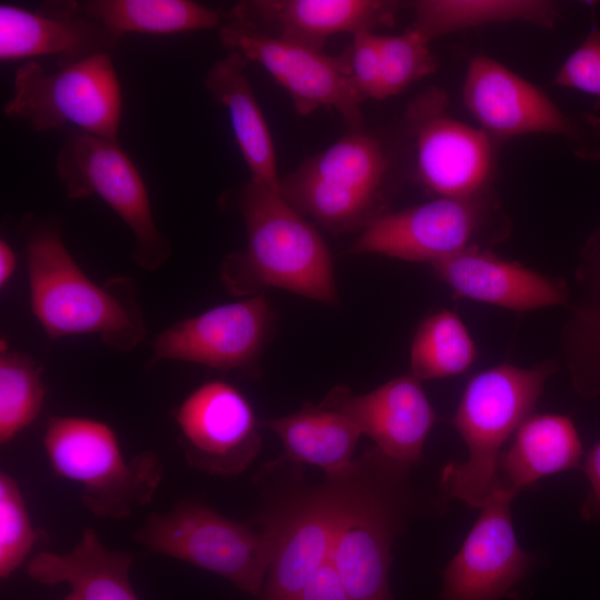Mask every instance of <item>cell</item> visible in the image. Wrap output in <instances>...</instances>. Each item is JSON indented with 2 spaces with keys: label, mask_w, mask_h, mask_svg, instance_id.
Returning <instances> with one entry per match:
<instances>
[{
  "label": "cell",
  "mask_w": 600,
  "mask_h": 600,
  "mask_svg": "<svg viewBox=\"0 0 600 600\" xmlns=\"http://www.w3.org/2000/svg\"><path fill=\"white\" fill-rule=\"evenodd\" d=\"M133 556L106 547L93 528H84L66 553L40 551L27 562L30 579L43 586L66 583L78 600H139L130 581Z\"/></svg>",
  "instance_id": "22"
},
{
  "label": "cell",
  "mask_w": 600,
  "mask_h": 600,
  "mask_svg": "<svg viewBox=\"0 0 600 600\" xmlns=\"http://www.w3.org/2000/svg\"><path fill=\"white\" fill-rule=\"evenodd\" d=\"M56 170L70 200L102 199L133 236L131 257L147 271L171 257L170 240L158 228L146 184L118 141L69 128L56 158Z\"/></svg>",
  "instance_id": "9"
},
{
  "label": "cell",
  "mask_w": 600,
  "mask_h": 600,
  "mask_svg": "<svg viewBox=\"0 0 600 600\" xmlns=\"http://www.w3.org/2000/svg\"><path fill=\"white\" fill-rule=\"evenodd\" d=\"M261 426L272 430L283 444L284 453L278 462L316 466L327 478L340 477L352 468L362 436L343 413L311 402L288 416L262 420Z\"/></svg>",
  "instance_id": "25"
},
{
  "label": "cell",
  "mask_w": 600,
  "mask_h": 600,
  "mask_svg": "<svg viewBox=\"0 0 600 600\" xmlns=\"http://www.w3.org/2000/svg\"><path fill=\"white\" fill-rule=\"evenodd\" d=\"M581 457L582 443L568 417L530 414L499 456L494 492L513 500L547 476L579 468Z\"/></svg>",
  "instance_id": "23"
},
{
  "label": "cell",
  "mask_w": 600,
  "mask_h": 600,
  "mask_svg": "<svg viewBox=\"0 0 600 600\" xmlns=\"http://www.w3.org/2000/svg\"><path fill=\"white\" fill-rule=\"evenodd\" d=\"M42 367L29 354L0 351V443L8 444L33 423L42 410L46 388Z\"/></svg>",
  "instance_id": "29"
},
{
  "label": "cell",
  "mask_w": 600,
  "mask_h": 600,
  "mask_svg": "<svg viewBox=\"0 0 600 600\" xmlns=\"http://www.w3.org/2000/svg\"><path fill=\"white\" fill-rule=\"evenodd\" d=\"M381 58L380 100L400 93L408 86L433 73L437 59L427 41L409 28L397 36H380Z\"/></svg>",
  "instance_id": "30"
},
{
  "label": "cell",
  "mask_w": 600,
  "mask_h": 600,
  "mask_svg": "<svg viewBox=\"0 0 600 600\" xmlns=\"http://www.w3.org/2000/svg\"><path fill=\"white\" fill-rule=\"evenodd\" d=\"M291 600H352L332 561L323 563Z\"/></svg>",
  "instance_id": "34"
},
{
  "label": "cell",
  "mask_w": 600,
  "mask_h": 600,
  "mask_svg": "<svg viewBox=\"0 0 600 600\" xmlns=\"http://www.w3.org/2000/svg\"><path fill=\"white\" fill-rule=\"evenodd\" d=\"M179 444L192 469L219 477L244 472L258 457L261 421L247 397L234 386L206 381L173 412Z\"/></svg>",
  "instance_id": "12"
},
{
  "label": "cell",
  "mask_w": 600,
  "mask_h": 600,
  "mask_svg": "<svg viewBox=\"0 0 600 600\" xmlns=\"http://www.w3.org/2000/svg\"><path fill=\"white\" fill-rule=\"evenodd\" d=\"M249 61L229 51L209 69L204 86L229 113L239 150L251 180L280 190L276 152L269 127L246 73Z\"/></svg>",
  "instance_id": "24"
},
{
  "label": "cell",
  "mask_w": 600,
  "mask_h": 600,
  "mask_svg": "<svg viewBox=\"0 0 600 600\" xmlns=\"http://www.w3.org/2000/svg\"><path fill=\"white\" fill-rule=\"evenodd\" d=\"M81 11L116 38L220 29L226 13L190 0H81Z\"/></svg>",
  "instance_id": "26"
},
{
  "label": "cell",
  "mask_w": 600,
  "mask_h": 600,
  "mask_svg": "<svg viewBox=\"0 0 600 600\" xmlns=\"http://www.w3.org/2000/svg\"><path fill=\"white\" fill-rule=\"evenodd\" d=\"M39 533L33 528L16 479L0 472V578L7 580L31 553Z\"/></svg>",
  "instance_id": "31"
},
{
  "label": "cell",
  "mask_w": 600,
  "mask_h": 600,
  "mask_svg": "<svg viewBox=\"0 0 600 600\" xmlns=\"http://www.w3.org/2000/svg\"><path fill=\"white\" fill-rule=\"evenodd\" d=\"M219 39L229 51L262 66L287 90L298 114L333 109L353 130L361 129L364 100L351 82L343 52L329 56L230 20L219 29Z\"/></svg>",
  "instance_id": "10"
},
{
  "label": "cell",
  "mask_w": 600,
  "mask_h": 600,
  "mask_svg": "<svg viewBox=\"0 0 600 600\" xmlns=\"http://www.w3.org/2000/svg\"><path fill=\"white\" fill-rule=\"evenodd\" d=\"M4 114L48 132L74 128L118 141L122 114L121 86L111 53H99L57 72L28 60L14 73Z\"/></svg>",
  "instance_id": "8"
},
{
  "label": "cell",
  "mask_w": 600,
  "mask_h": 600,
  "mask_svg": "<svg viewBox=\"0 0 600 600\" xmlns=\"http://www.w3.org/2000/svg\"><path fill=\"white\" fill-rule=\"evenodd\" d=\"M410 469L367 449L334 479L338 513L330 560L352 600H394L391 548L417 506Z\"/></svg>",
  "instance_id": "2"
},
{
  "label": "cell",
  "mask_w": 600,
  "mask_h": 600,
  "mask_svg": "<svg viewBox=\"0 0 600 600\" xmlns=\"http://www.w3.org/2000/svg\"><path fill=\"white\" fill-rule=\"evenodd\" d=\"M320 404L347 416L379 452L409 469L420 461L437 420L421 381L411 373L362 394L336 386Z\"/></svg>",
  "instance_id": "17"
},
{
  "label": "cell",
  "mask_w": 600,
  "mask_h": 600,
  "mask_svg": "<svg viewBox=\"0 0 600 600\" xmlns=\"http://www.w3.org/2000/svg\"><path fill=\"white\" fill-rule=\"evenodd\" d=\"M494 492L442 574L443 600H501L529 571L531 559L517 539L510 503Z\"/></svg>",
  "instance_id": "18"
},
{
  "label": "cell",
  "mask_w": 600,
  "mask_h": 600,
  "mask_svg": "<svg viewBox=\"0 0 600 600\" xmlns=\"http://www.w3.org/2000/svg\"><path fill=\"white\" fill-rule=\"evenodd\" d=\"M462 99L490 137L541 133L580 140L583 129L537 86L482 53L468 63Z\"/></svg>",
  "instance_id": "16"
},
{
  "label": "cell",
  "mask_w": 600,
  "mask_h": 600,
  "mask_svg": "<svg viewBox=\"0 0 600 600\" xmlns=\"http://www.w3.org/2000/svg\"><path fill=\"white\" fill-rule=\"evenodd\" d=\"M447 108L439 88H429L408 107L418 177L441 198L483 196L493 166L490 136L450 117Z\"/></svg>",
  "instance_id": "11"
},
{
  "label": "cell",
  "mask_w": 600,
  "mask_h": 600,
  "mask_svg": "<svg viewBox=\"0 0 600 600\" xmlns=\"http://www.w3.org/2000/svg\"><path fill=\"white\" fill-rule=\"evenodd\" d=\"M413 24L427 41L490 23L529 22L552 28L558 10L543 0H419L412 3Z\"/></svg>",
  "instance_id": "27"
},
{
  "label": "cell",
  "mask_w": 600,
  "mask_h": 600,
  "mask_svg": "<svg viewBox=\"0 0 600 600\" xmlns=\"http://www.w3.org/2000/svg\"><path fill=\"white\" fill-rule=\"evenodd\" d=\"M42 444L56 477L76 483L96 517L124 519L149 504L164 473L160 457L143 450L124 457L113 428L81 416H52Z\"/></svg>",
  "instance_id": "5"
},
{
  "label": "cell",
  "mask_w": 600,
  "mask_h": 600,
  "mask_svg": "<svg viewBox=\"0 0 600 600\" xmlns=\"http://www.w3.org/2000/svg\"><path fill=\"white\" fill-rule=\"evenodd\" d=\"M582 469L591 489L581 514L588 520L600 518V441L587 453Z\"/></svg>",
  "instance_id": "35"
},
{
  "label": "cell",
  "mask_w": 600,
  "mask_h": 600,
  "mask_svg": "<svg viewBox=\"0 0 600 600\" xmlns=\"http://www.w3.org/2000/svg\"><path fill=\"white\" fill-rule=\"evenodd\" d=\"M394 9V2L380 0H249L224 13L226 20L322 51L332 36L392 22Z\"/></svg>",
  "instance_id": "20"
},
{
  "label": "cell",
  "mask_w": 600,
  "mask_h": 600,
  "mask_svg": "<svg viewBox=\"0 0 600 600\" xmlns=\"http://www.w3.org/2000/svg\"><path fill=\"white\" fill-rule=\"evenodd\" d=\"M338 513L333 479L296 487L260 517L272 528L274 548L258 600H291L330 557Z\"/></svg>",
  "instance_id": "15"
},
{
  "label": "cell",
  "mask_w": 600,
  "mask_h": 600,
  "mask_svg": "<svg viewBox=\"0 0 600 600\" xmlns=\"http://www.w3.org/2000/svg\"><path fill=\"white\" fill-rule=\"evenodd\" d=\"M62 600H78L71 592Z\"/></svg>",
  "instance_id": "37"
},
{
  "label": "cell",
  "mask_w": 600,
  "mask_h": 600,
  "mask_svg": "<svg viewBox=\"0 0 600 600\" xmlns=\"http://www.w3.org/2000/svg\"><path fill=\"white\" fill-rule=\"evenodd\" d=\"M556 370L552 360L529 369L501 363L468 381L452 418L468 458L444 467L440 480L443 498L459 499L473 508L489 501L503 444L532 414L547 379Z\"/></svg>",
  "instance_id": "4"
},
{
  "label": "cell",
  "mask_w": 600,
  "mask_h": 600,
  "mask_svg": "<svg viewBox=\"0 0 600 600\" xmlns=\"http://www.w3.org/2000/svg\"><path fill=\"white\" fill-rule=\"evenodd\" d=\"M152 553L218 574L259 597L274 548V533L261 518L237 521L198 501L153 512L134 532Z\"/></svg>",
  "instance_id": "6"
},
{
  "label": "cell",
  "mask_w": 600,
  "mask_h": 600,
  "mask_svg": "<svg viewBox=\"0 0 600 600\" xmlns=\"http://www.w3.org/2000/svg\"><path fill=\"white\" fill-rule=\"evenodd\" d=\"M19 230L31 312L49 339L98 336L122 352L146 339L148 327L132 280L117 277L103 284L91 280L67 249L54 220L27 213Z\"/></svg>",
  "instance_id": "1"
},
{
  "label": "cell",
  "mask_w": 600,
  "mask_h": 600,
  "mask_svg": "<svg viewBox=\"0 0 600 600\" xmlns=\"http://www.w3.org/2000/svg\"><path fill=\"white\" fill-rule=\"evenodd\" d=\"M351 82L363 100H380L381 58L379 34L363 31L353 36L350 46L343 51Z\"/></svg>",
  "instance_id": "33"
},
{
  "label": "cell",
  "mask_w": 600,
  "mask_h": 600,
  "mask_svg": "<svg viewBox=\"0 0 600 600\" xmlns=\"http://www.w3.org/2000/svg\"><path fill=\"white\" fill-rule=\"evenodd\" d=\"M17 268V254L11 244L0 239V288L4 289L10 282Z\"/></svg>",
  "instance_id": "36"
},
{
  "label": "cell",
  "mask_w": 600,
  "mask_h": 600,
  "mask_svg": "<svg viewBox=\"0 0 600 600\" xmlns=\"http://www.w3.org/2000/svg\"><path fill=\"white\" fill-rule=\"evenodd\" d=\"M387 169L378 139L353 130L280 178V193L332 233L361 231L383 212Z\"/></svg>",
  "instance_id": "7"
},
{
  "label": "cell",
  "mask_w": 600,
  "mask_h": 600,
  "mask_svg": "<svg viewBox=\"0 0 600 600\" xmlns=\"http://www.w3.org/2000/svg\"><path fill=\"white\" fill-rule=\"evenodd\" d=\"M487 218L483 196L438 197L410 208L383 211L361 230L348 252L433 264L479 246L476 239Z\"/></svg>",
  "instance_id": "14"
},
{
  "label": "cell",
  "mask_w": 600,
  "mask_h": 600,
  "mask_svg": "<svg viewBox=\"0 0 600 600\" xmlns=\"http://www.w3.org/2000/svg\"><path fill=\"white\" fill-rule=\"evenodd\" d=\"M273 311L263 292L181 319L158 333L147 368L181 361L251 371L267 343Z\"/></svg>",
  "instance_id": "13"
},
{
  "label": "cell",
  "mask_w": 600,
  "mask_h": 600,
  "mask_svg": "<svg viewBox=\"0 0 600 600\" xmlns=\"http://www.w3.org/2000/svg\"><path fill=\"white\" fill-rule=\"evenodd\" d=\"M117 42L103 24L81 11L78 0L47 1L36 10L0 4L1 62L53 56L60 69L111 53Z\"/></svg>",
  "instance_id": "19"
},
{
  "label": "cell",
  "mask_w": 600,
  "mask_h": 600,
  "mask_svg": "<svg viewBox=\"0 0 600 600\" xmlns=\"http://www.w3.org/2000/svg\"><path fill=\"white\" fill-rule=\"evenodd\" d=\"M247 248L226 257L221 280L236 296H253L264 287L280 288L324 304L338 302L330 250L280 190L250 179L239 191Z\"/></svg>",
  "instance_id": "3"
},
{
  "label": "cell",
  "mask_w": 600,
  "mask_h": 600,
  "mask_svg": "<svg viewBox=\"0 0 600 600\" xmlns=\"http://www.w3.org/2000/svg\"><path fill=\"white\" fill-rule=\"evenodd\" d=\"M474 341L460 317L438 311L418 327L410 349L411 374L432 380L466 372L474 362Z\"/></svg>",
  "instance_id": "28"
},
{
  "label": "cell",
  "mask_w": 600,
  "mask_h": 600,
  "mask_svg": "<svg viewBox=\"0 0 600 600\" xmlns=\"http://www.w3.org/2000/svg\"><path fill=\"white\" fill-rule=\"evenodd\" d=\"M554 83L600 101V27L594 18L586 38L559 68Z\"/></svg>",
  "instance_id": "32"
},
{
  "label": "cell",
  "mask_w": 600,
  "mask_h": 600,
  "mask_svg": "<svg viewBox=\"0 0 600 600\" xmlns=\"http://www.w3.org/2000/svg\"><path fill=\"white\" fill-rule=\"evenodd\" d=\"M456 294L517 312L563 304V282L502 259L482 246L431 264Z\"/></svg>",
  "instance_id": "21"
}]
</instances>
